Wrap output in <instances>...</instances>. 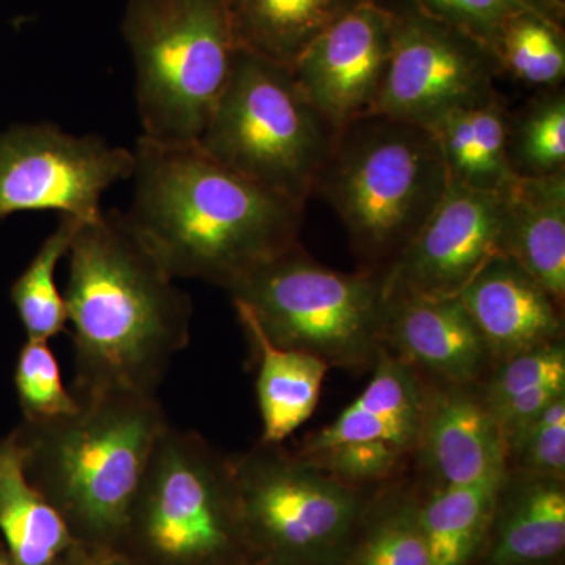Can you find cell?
I'll use <instances>...</instances> for the list:
<instances>
[{
	"mask_svg": "<svg viewBox=\"0 0 565 565\" xmlns=\"http://www.w3.org/2000/svg\"><path fill=\"white\" fill-rule=\"evenodd\" d=\"M66 316L74 397L158 396L174 356L191 343L193 303L152 255L126 212L82 223L70 252Z\"/></svg>",
	"mask_w": 565,
	"mask_h": 565,
	"instance_id": "1",
	"label": "cell"
},
{
	"mask_svg": "<svg viewBox=\"0 0 565 565\" xmlns=\"http://www.w3.org/2000/svg\"><path fill=\"white\" fill-rule=\"evenodd\" d=\"M126 212L152 255L178 278L234 282L297 243L305 206L212 159L196 143L139 137Z\"/></svg>",
	"mask_w": 565,
	"mask_h": 565,
	"instance_id": "2",
	"label": "cell"
},
{
	"mask_svg": "<svg viewBox=\"0 0 565 565\" xmlns=\"http://www.w3.org/2000/svg\"><path fill=\"white\" fill-rule=\"evenodd\" d=\"M73 414L22 419L11 433L25 476L61 514L77 544L117 555L126 519L169 416L136 394L76 397Z\"/></svg>",
	"mask_w": 565,
	"mask_h": 565,
	"instance_id": "3",
	"label": "cell"
},
{
	"mask_svg": "<svg viewBox=\"0 0 565 565\" xmlns=\"http://www.w3.org/2000/svg\"><path fill=\"white\" fill-rule=\"evenodd\" d=\"M429 129L371 114L337 132L315 184L340 215L366 273L384 274L448 188Z\"/></svg>",
	"mask_w": 565,
	"mask_h": 565,
	"instance_id": "4",
	"label": "cell"
},
{
	"mask_svg": "<svg viewBox=\"0 0 565 565\" xmlns=\"http://www.w3.org/2000/svg\"><path fill=\"white\" fill-rule=\"evenodd\" d=\"M117 556L134 565H258L241 519L233 459L169 424L126 519Z\"/></svg>",
	"mask_w": 565,
	"mask_h": 565,
	"instance_id": "5",
	"label": "cell"
},
{
	"mask_svg": "<svg viewBox=\"0 0 565 565\" xmlns=\"http://www.w3.org/2000/svg\"><path fill=\"white\" fill-rule=\"evenodd\" d=\"M121 31L136 70L140 137L196 143L239 52L225 0H128Z\"/></svg>",
	"mask_w": 565,
	"mask_h": 565,
	"instance_id": "6",
	"label": "cell"
},
{
	"mask_svg": "<svg viewBox=\"0 0 565 565\" xmlns=\"http://www.w3.org/2000/svg\"><path fill=\"white\" fill-rule=\"evenodd\" d=\"M337 132L292 70L239 50L196 145L226 169L307 206Z\"/></svg>",
	"mask_w": 565,
	"mask_h": 565,
	"instance_id": "7",
	"label": "cell"
},
{
	"mask_svg": "<svg viewBox=\"0 0 565 565\" xmlns=\"http://www.w3.org/2000/svg\"><path fill=\"white\" fill-rule=\"evenodd\" d=\"M278 348L313 353L329 366L374 363L384 345L382 274H345L315 262L299 244L228 289Z\"/></svg>",
	"mask_w": 565,
	"mask_h": 565,
	"instance_id": "8",
	"label": "cell"
},
{
	"mask_svg": "<svg viewBox=\"0 0 565 565\" xmlns=\"http://www.w3.org/2000/svg\"><path fill=\"white\" fill-rule=\"evenodd\" d=\"M233 471L256 564H340L366 508L355 487L263 441Z\"/></svg>",
	"mask_w": 565,
	"mask_h": 565,
	"instance_id": "9",
	"label": "cell"
},
{
	"mask_svg": "<svg viewBox=\"0 0 565 565\" xmlns=\"http://www.w3.org/2000/svg\"><path fill=\"white\" fill-rule=\"evenodd\" d=\"M134 151L54 122H18L0 132V221L18 212H58L90 222L103 196L132 178Z\"/></svg>",
	"mask_w": 565,
	"mask_h": 565,
	"instance_id": "10",
	"label": "cell"
},
{
	"mask_svg": "<svg viewBox=\"0 0 565 565\" xmlns=\"http://www.w3.org/2000/svg\"><path fill=\"white\" fill-rule=\"evenodd\" d=\"M393 10L392 55L374 114L429 129L498 93L500 70L481 41L404 3Z\"/></svg>",
	"mask_w": 565,
	"mask_h": 565,
	"instance_id": "11",
	"label": "cell"
},
{
	"mask_svg": "<svg viewBox=\"0 0 565 565\" xmlns=\"http://www.w3.org/2000/svg\"><path fill=\"white\" fill-rule=\"evenodd\" d=\"M500 234L501 192L449 181L433 214L382 274L386 299L403 294L457 296L500 255Z\"/></svg>",
	"mask_w": 565,
	"mask_h": 565,
	"instance_id": "12",
	"label": "cell"
},
{
	"mask_svg": "<svg viewBox=\"0 0 565 565\" xmlns=\"http://www.w3.org/2000/svg\"><path fill=\"white\" fill-rule=\"evenodd\" d=\"M393 29V7L359 0L294 65L300 88L334 131L374 114L392 55Z\"/></svg>",
	"mask_w": 565,
	"mask_h": 565,
	"instance_id": "13",
	"label": "cell"
},
{
	"mask_svg": "<svg viewBox=\"0 0 565 565\" xmlns=\"http://www.w3.org/2000/svg\"><path fill=\"white\" fill-rule=\"evenodd\" d=\"M386 302L384 341L412 367L463 386L492 360L459 294H403Z\"/></svg>",
	"mask_w": 565,
	"mask_h": 565,
	"instance_id": "14",
	"label": "cell"
},
{
	"mask_svg": "<svg viewBox=\"0 0 565 565\" xmlns=\"http://www.w3.org/2000/svg\"><path fill=\"white\" fill-rule=\"evenodd\" d=\"M373 377L329 426L305 440L297 456L340 445H375L407 456L418 449L429 394L415 367L384 345L374 360Z\"/></svg>",
	"mask_w": 565,
	"mask_h": 565,
	"instance_id": "15",
	"label": "cell"
},
{
	"mask_svg": "<svg viewBox=\"0 0 565 565\" xmlns=\"http://www.w3.org/2000/svg\"><path fill=\"white\" fill-rule=\"evenodd\" d=\"M459 297L490 359L498 362L559 341L563 334V305L503 255L493 256Z\"/></svg>",
	"mask_w": 565,
	"mask_h": 565,
	"instance_id": "16",
	"label": "cell"
},
{
	"mask_svg": "<svg viewBox=\"0 0 565 565\" xmlns=\"http://www.w3.org/2000/svg\"><path fill=\"white\" fill-rule=\"evenodd\" d=\"M416 451L437 478V487L504 481L508 445L482 401L460 386L429 396Z\"/></svg>",
	"mask_w": 565,
	"mask_h": 565,
	"instance_id": "17",
	"label": "cell"
},
{
	"mask_svg": "<svg viewBox=\"0 0 565 565\" xmlns=\"http://www.w3.org/2000/svg\"><path fill=\"white\" fill-rule=\"evenodd\" d=\"M500 255L564 303L565 173L515 178L501 191Z\"/></svg>",
	"mask_w": 565,
	"mask_h": 565,
	"instance_id": "18",
	"label": "cell"
},
{
	"mask_svg": "<svg viewBox=\"0 0 565 565\" xmlns=\"http://www.w3.org/2000/svg\"><path fill=\"white\" fill-rule=\"evenodd\" d=\"M565 552L563 479L520 473L498 494L481 565H557Z\"/></svg>",
	"mask_w": 565,
	"mask_h": 565,
	"instance_id": "19",
	"label": "cell"
},
{
	"mask_svg": "<svg viewBox=\"0 0 565 565\" xmlns=\"http://www.w3.org/2000/svg\"><path fill=\"white\" fill-rule=\"evenodd\" d=\"M241 326L258 359L259 414L263 444L280 445L313 415L329 364L313 353L275 345L259 329L247 308L234 303Z\"/></svg>",
	"mask_w": 565,
	"mask_h": 565,
	"instance_id": "20",
	"label": "cell"
},
{
	"mask_svg": "<svg viewBox=\"0 0 565 565\" xmlns=\"http://www.w3.org/2000/svg\"><path fill=\"white\" fill-rule=\"evenodd\" d=\"M511 114L492 98L446 115L429 128L444 158L449 181L481 192H501L515 180L509 162Z\"/></svg>",
	"mask_w": 565,
	"mask_h": 565,
	"instance_id": "21",
	"label": "cell"
},
{
	"mask_svg": "<svg viewBox=\"0 0 565 565\" xmlns=\"http://www.w3.org/2000/svg\"><path fill=\"white\" fill-rule=\"evenodd\" d=\"M0 539L17 565H57L79 545L25 476L13 433L0 440Z\"/></svg>",
	"mask_w": 565,
	"mask_h": 565,
	"instance_id": "22",
	"label": "cell"
},
{
	"mask_svg": "<svg viewBox=\"0 0 565 565\" xmlns=\"http://www.w3.org/2000/svg\"><path fill=\"white\" fill-rule=\"evenodd\" d=\"M241 51L292 70L327 28L359 0H225Z\"/></svg>",
	"mask_w": 565,
	"mask_h": 565,
	"instance_id": "23",
	"label": "cell"
},
{
	"mask_svg": "<svg viewBox=\"0 0 565 565\" xmlns=\"http://www.w3.org/2000/svg\"><path fill=\"white\" fill-rule=\"evenodd\" d=\"M504 481L437 487L419 501V522L433 565L478 563Z\"/></svg>",
	"mask_w": 565,
	"mask_h": 565,
	"instance_id": "24",
	"label": "cell"
},
{
	"mask_svg": "<svg viewBox=\"0 0 565 565\" xmlns=\"http://www.w3.org/2000/svg\"><path fill=\"white\" fill-rule=\"evenodd\" d=\"M338 565H433L419 522V501L393 493L366 504Z\"/></svg>",
	"mask_w": 565,
	"mask_h": 565,
	"instance_id": "25",
	"label": "cell"
},
{
	"mask_svg": "<svg viewBox=\"0 0 565 565\" xmlns=\"http://www.w3.org/2000/svg\"><path fill=\"white\" fill-rule=\"evenodd\" d=\"M84 221L58 215L54 232L43 241L24 273L11 285L10 297L28 340L50 341L68 327L65 299L55 282L58 264L68 256Z\"/></svg>",
	"mask_w": 565,
	"mask_h": 565,
	"instance_id": "26",
	"label": "cell"
},
{
	"mask_svg": "<svg viewBox=\"0 0 565 565\" xmlns=\"http://www.w3.org/2000/svg\"><path fill=\"white\" fill-rule=\"evenodd\" d=\"M487 50L500 74L545 88L559 87L565 77L564 22L545 14L520 13L505 22Z\"/></svg>",
	"mask_w": 565,
	"mask_h": 565,
	"instance_id": "27",
	"label": "cell"
},
{
	"mask_svg": "<svg viewBox=\"0 0 565 565\" xmlns=\"http://www.w3.org/2000/svg\"><path fill=\"white\" fill-rule=\"evenodd\" d=\"M508 152L515 177L565 173L564 88H545L519 114L511 115Z\"/></svg>",
	"mask_w": 565,
	"mask_h": 565,
	"instance_id": "28",
	"label": "cell"
},
{
	"mask_svg": "<svg viewBox=\"0 0 565 565\" xmlns=\"http://www.w3.org/2000/svg\"><path fill=\"white\" fill-rule=\"evenodd\" d=\"M14 388L22 419H51L73 414L77 403L63 384L61 364L50 341L28 340L18 353L14 366Z\"/></svg>",
	"mask_w": 565,
	"mask_h": 565,
	"instance_id": "29",
	"label": "cell"
},
{
	"mask_svg": "<svg viewBox=\"0 0 565 565\" xmlns=\"http://www.w3.org/2000/svg\"><path fill=\"white\" fill-rule=\"evenodd\" d=\"M404 6L448 22L487 44L520 13L545 14L564 22L565 3L557 0H401Z\"/></svg>",
	"mask_w": 565,
	"mask_h": 565,
	"instance_id": "30",
	"label": "cell"
},
{
	"mask_svg": "<svg viewBox=\"0 0 565 565\" xmlns=\"http://www.w3.org/2000/svg\"><path fill=\"white\" fill-rule=\"evenodd\" d=\"M548 386H565V348L561 340L503 360L487 385L482 403L492 412Z\"/></svg>",
	"mask_w": 565,
	"mask_h": 565,
	"instance_id": "31",
	"label": "cell"
},
{
	"mask_svg": "<svg viewBox=\"0 0 565 565\" xmlns=\"http://www.w3.org/2000/svg\"><path fill=\"white\" fill-rule=\"evenodd\" d=\"M522 473L563 479L565 475V394L535 416L508 446Z\"/></svg>",
	"mask_w": 565,
	"mask_h": 565,
	"instance_id": "32",
	"label": "cell"
},
{
	"mask_svg": "<svg viewBox=\"0 0 565 565\" xmlns=\"http://www.w3.org/2000/svg\"><path fill=\"white\" fill-rule=\"evenodd\" d=\"M104 553L93 552L85 546L76 545L58 561L57 565H102L107 557Z\"/></svg>",
	"mask_w": 565,
	"mask_h": 565,
	"instance_id": "33",
	"label": "cell"
},
{
	"mask_svg": "<svg viewBox=\"0 0 565 565\" xmlns=\"http://www.w3.org/2000/svg\"><path fill=\"white\" fill-rule=\"evenodd\" d=\"M0 565H17L13 557H11L9 550H7L6 544H3L2 539H0Z\"/></svg>",
	"mask_w": 565,
	"mask_h": 565,
	"instance_id": "34",
	"label": "cell"
},
{
	"mask_svg": "<svg viewBox=\"0 0 565 565\" xmlns=\"http://www.w3.org/2000/svg\"><path fill=\"white\" fill-rule=\"evenodd\" d=\"M102 565H134L132 563H129V561H126L125 557L121 556H109Z\"/></svg>",
	"mask_w": 565,
	"mask_h": 565,
	"instance_id": "35",
	"label": "cell"
}]
</instances>
